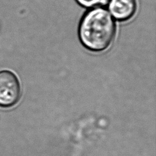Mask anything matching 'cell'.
Masks as SVG:
<instances>
[{
	"label": "cell",
	"mask_w": 156,
	"mask_h": 156,
	"mask_svg": "<svg viewBox=\"0 0 156 156\" xmlns=\"http://www.w3.org/2000/svg\"><path fill=\"white\" fill-rule=\"evenodd\" d=\"M115 34V22L110 13L103 8H96L87 12L79 25L80 40L91 51L105 50L112 43Z\"/></svg>",
	"instance_id": "obj_1"
},
{
	"label": "cell",
	"mask_w": 156,
	"mask_h": 156,
	"mask_svg": "<svg viewBox=\"0 0 156 156\" xmlns=\"http://www.w3.org/2000/svg\"><path fill=\"white\" fill-rule=\"evenodd\" d=\"M21 93V85L16 76L10 71H0V106H13L20 100Z\"/></svg>",
	"instance_id": "obj_2"
},
{
	"label": "cell",
	"mask_w": 156,
	"mask_h": 156,
	"mask_svg": "<svg viewBox=\"0 0 156 156\" xmlns=\"http://www.w3.org/2000/svg\"><path fill=\"white\" fill-rule=\"evenodd\" d=\"M109 10L117 20L126 21L134 15L136 3L135 0H111Z\"/></svg>",
	"instance_id": "obj_3"
},
{
	"label": "cell",
	"mask_w": 156,
	"mask_h": 156,
	"mask_svg": "<svg viewBox=\"0 0 156 156\" xmlns=\"http://www.w3.org/2000/svg\"><path fill=\"white\" fill-rule=\"evenodd\" d=\"M109 0H77L83 6L91 7L105 5Z\"/></svg>",
	"instance_id": "obj_4"
}]
</instances>
